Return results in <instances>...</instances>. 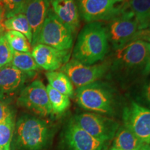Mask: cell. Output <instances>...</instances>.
Listing matches in <instances>:
<instances>
[{
  "label": "cell",
  "mask_w": 150,
  "mask_h": 150,
  "mask_svg": "<svg viewBox=\"0 0 150 150\" xmlns=\"http://www.w3.org/2000/svg\"><path fill=\"white\" fill-rule=\"evenodd\" d=\"M14 110L11 108L10 105L0 100V121L10 115Z\"/></svg>",
  "instance_id": "obj_28"
},
{
  "label": "cell",
  "mask_w": 150,
  "mask_h": 150,
  "mask_svg": "<svg viewBox=\"0 0 150 150\" xmlns=\"http://www.w3.org/2000/svg\"><path fill=\"white\" fill-rule=\"evenodd\" d=\"M79 16L87 23L107 22L119 13L127 0H76Z\"/></svg>",
  "instance_id": "obj_8"
},
{
  "label": "cell",
  "mask_w": 150,
  "mask_h": 150,
  "mask_svg": "<svg viewBox=\"0 0 150 150\" xmlns=\"http://www.w3.org/2000/svg\"><path fill=\"white\" fill-rule=\"evenodd\" d=\"M139 94L145 104L150 106V81L142 84L139 90Z\"/></svg>",
  "instance_id": "obj_27"
},
{
  "label": "cell",
  "mask_w": 150,
  "mask_h": 150,
  "mask_svg": "<svg viewBox=\"0 0 150 150\" xmlns=\"http://www.w3.org/2000/svg\"><path fill=\"white\" fill-rule=\"evenodd\" d=\"M124 126L150 147V109L132 101L123 109Z\"/></svg>",
  "instance_id": "obj_11"
},
{
  "label": "cell",
  "mask_w": 150,
  "mask_h": 150,
  "mask_svg": "<svg viewBox=\"0 0 150 150\" xmlns=\"http://www.w3.org/2000/svg\"><path fill=\"white\" fill-rule=\"evenodd\" d=\"M13 50L8 45L3 33L0 35V69L11 64L13 59Z\"/></svg>",
  "instance_id": "obj_26"
},
{
  "label": "cell",
  "mask_w": 150,
  "mask_h": 150,
  "mask_svg": "<svg viewBox=\"0 0 150 150\" xmlns=\"http://www.w3.org/2000/svg\"><path fill=\"white\" fill-rule=\"evenodd\" d=\"M73 120L94 138L107 143L114 138L120 127L119 124L111 118L95 112L77 114Z\"/></svg>",
  "instance_id": "obj_10"
},
{
  "label": "cell",
  "mask_w": 150,
  "mask_h": 150,
  "mask_svg": "<svg viewBox=\"0 0 150 150\" xmlns=\"http://www.w3.org/2000/svg\"><path fill=\"white\" fill-rule=\"evenodd\" d=\"M0 150H1V149H0Z\"/></svg>",
  "instance_id": "obj_34"
},
{
  "label": "cell",
  "mask_w": 150,
  "mask_h": 150,
  "mask_svg": "<svg viewBox=\"0 0 150 150\" xmlns=\"http://www.w3.org/2000/svg\"><path fill=\"white\" fill-rule=\"evenodd\" d=\"M110 59L93 65H85L71 59L61 67V71L68 76L72 85L76 88L99 81L107 75Z\"/></svg>",
  "instance_id": "obj_7"
},
{
  "label": "cell",
  "mask_w": 150,
  "mask_h": 150,
  "mask_svg": "<svg viewBox=\"0 0 150 150\" xmlns=\"http://www.w3.org/2000/svg\"><path fill=\"white\" fill-rule=\"evenodd\" d=\"M128 7L134 13L140 30L150 28V0H127Z\"/></svg>",
  "instance_id": "obj_18"
},
{
  "label": "cell",
  "mask_w": 150,
  "mask_h": 150,
  "mask_svg": "<svg viewBox=\"0 0 150 150\" xmlns=\"http://www.w3.org/2000/svg\"><path fill=\"white\" fill-rule=\"evenodd\" d=\"M110 50L105 24L95 22L88 23L79 33L72 59L85 65H93L103 61Z\"/></svg>",
  "instance_id": "obj_3"
},
{
  "label": "cell",
  "mask_w": 150,
  "mask_h": 150,
  "mask_svg": "<svg viewBox=\"0 0 150 150\" xmlns=\"http://www.w3.org/2000/svg\"><path fill=\"white\" fill-rule=\"evenodd\" d=\"M75 101L84 110L105 115H113L117 105L115 88L107 82H96L76 88Z\"/></svg>",
  "instance_id": "obj_4"
},
{
  "label": "cell",
  "mask_w": 150,
  "mask_h": 150,
  "mask_svg": "<svg viewBox=\"0 0 150 150\" xmlns=\"http://www.w3.org/2000/svg\"><path fill=\"white\" fill-rule=\"evenodd\" d=\"M50 2H52V1H53V0H50Z\"/></svg>",
  "instance_id": "obj_33"
},
{
  "label": "cell",
  "mask_w": 150,
  "mask_h": 150,
  "mask_svg": "<svg viewBox=\"0 0 150 150\" xmlns=\"http://www.w3.org/2000/svg\"><path fill=\"white\" fill-rule=\"evenodd\" d=\"M67 150H106L107 142L94 138L75 123L73 119L67 123L63 134Z\"/></svg>",
  "instance_id": "obj_13"
},
{
  "label": "cell",
  "mask_w": 150,
  "mask_h": 150,
  "mask_svg": "<svg viewBox=\"0 0 150 150\" xmlns=\"http://www.w3.org/2000/svg\"><path fill=\"white\" fill-rule=\"evenodd\" d=\"M27 0H0L4 11V20L21 13Z\"/></svg>",
  "instance_id": "obj_25"
},
{
  "label": "cell",
  "mask_w": 150,
  "mask_h": 150,
  "mask_svg": "<svg viewBox=\"0 0 150 150\" xmlns=\"http://www.w3.org/2000/svg\"><path fill=\"white\" fill-rule=\"evenodd\" d=\"M7 42L13 51L31 52V46L27 38L21 33L15 31H7L4 33Z\"/></svg>",
  "instance_id": "obj_24"
},
{
  "label": "cell",
  "mask_w": 150,
  "mask_h": 150,
  "mask_svg": "<svg viewBox=\"0 0 150 150\" xmlns=\"http://www.w3.org/2000/svg\"><path fill=\"white\" fill-rule=\"evenodd\" d=\"M52 10L56 18L73 35L76 34L80 27V16L75 0H53Z\"/></svg>",
  "instance_id": "obj_16"
},
{
  "label": "cell",
  "mask_w": 150,
  "mask_h": 150,
  "mask_svg": "<svg viewBox=\"0 0 150 150\" xmlns=\"http://www.w3.org/2000/svg\"><path fill=\"white\" fill-rule=\"evenodd\" d=\"M142 40L150 43V28L140 30L135 37L134 40Z\"/></svg>",
  "instance_id": "obj_29"
},
{
  "label": "cell",
  "mask_w": 150,
  "mask_h": 150,
  "mask_svg": "<svg viewBox=\"0 0 150 150\" xmlns=\"http://www.w3.org/2000/svg\"><path fill=\"white\" fill-rule=\"evenodd\" d=\"M3 20H4V11L3 7L0 4V23H1Z\"/></svg>",
  "instance_id": "obj_30"
},
{
  "label": "cell",
  "mask_w": 150,
  "mask_h": 150,
  "mask_svg": "<svg viewBox=\"0 0 150 150\" xmlns=\"http://www.w3.org/2000/svg\"><path fill=\"white\" fill-rule=\"evenodd\" d=\"M17 104L41 117L52 115L46 86L36 79L24 88L17 97Z\"/></svg>",
  "instance_id": "obj_9"
},
{
  "label": "cell",
  "mask_w": 150,
  "mask_h": 150,
  "mask_svg": "<svg viewBox=\"0 0 150 150\" xmlns=\"http://www.w3.org/2000/svg\"><path fill=\"white\" fill-rule=\"evenodd\" d=\"M33 76L26 74L12 64L0 69V100L10 104L24 89Z\"/></svg>",
  "instance_id": "obj_12"
},
{
  "label": "cell",
  "mask_w": 150,
  "mask_h": 150,
  "mask_svg": "<svg viewBox=\"0 0 150 150\" xmlns=\"http://www.w3.org/2000/svg\"><path fill=\"white\" fill-rule=\"evenodd\" d=\"M50 0H27L22 13L27 18L32 31L31 48L37 44L40 30L51 7Z\"/></svg>",
  "instance_id": "obj_15"
},
{
  "label": "cell",
  "mask_w": 150,
  "mask_h": 150,
  "mask_svg": "<svg viewBox=\"0 0 150 150\" xmlns=\"http://www.w3.org/2000/svg\"><path fill=\"white\" fill-rule=\"evenodd\" d=\"M11 64L26 74L34 76L40 67L35 63L31 52L13 51Z\"/></svg>",
  "instance_id": "obj_21"
},
{
  "label": "cell",
  "mask_w": 150,
  "mask_h": 150,
  "mask_svg": "<svg viewBox=\"0 0 150 150\" xmlns=\"http://www.w3.org/2000/svg\"><path fill=\"white\" fill-rule=\"evenodd\" d=\"M52 114L62 115L70 108V97L57 91L48 84L46 86Z\"/></svg>",
  "instance_id": "obj_23"
},
{
  "label": "cell",
  "mask_w": 150,
  "mask_h": 150,
  "mask_svg": "<svg viewBox=\"0 0 150 150\" xmlns=\"http://www.w3.org/2000/svg\"><path fill=\"white\" fill-rule=\"evenodd\" d=\"M113 139L112 149L116 150H139L148 147L142 143L136 135L125 126L118 128Z\"/></svg>",
  "instance_id": "obj_17"
},
{
  "label": "cell",
  "mask_w": 150,
  "mask_h": 150,
  "mask_svg": "<svg viewBox=\"0 0 150 150\" xmlns=\"http://www.w3.org/2000/svg\"><path fill=\"white\" fill-rule=\"evenodd\" d=\"M16 113L15 111L0 121V149L11 150V145L16 129Z\"/></svg>",
  "instance_id": "obj_22"
},
{
  "label": "cell",
  "mask_w": 150,
  "mask_h": 150,
  "mask_svg": "<svg viewBox=\"0 0 150 150\" xmlns=\"http://www.w3.org/2000/svg\"><path fill=\"white\" fill-rule=\"evenodd\" d=\"M49 85L69 97L74 96V86L65 73L61 71L47 72L45 74Z\"/></svg>",
  "instance_id": "obj_19"
},
{
  "label": "cell",
  "mask_w": 150,
  "mask_h": 150,
  "mask_svg": "<svg viewBox=\"0 0 150 150\" xmlns=\"http://www.w3.org/2000/svg\"><path fill=\"white\" fill-rule=\"evenodd\" d=\"M53 127L45 120L23 114L16 120L11 150H42L50 144Z\"/></svg>",
  "instance_id": "obj_2"
},
{
  "label": "cell",
  "mask_w": 150,
  "mask_h": 150,
  "mask_svg": "<svg viewBox=\"0 0 150 150\" xmlns=\"http://www.w3.org/2000/svg\"><path fill=\"white\" fill-rule=\"evenodd\" d=\"M110 46L114 51L134 41L139 25L128 4L105 25Z\"/></svg>",
  "instance_id": "obj_5"
},
{
  "label": "cell",
  "mask_w": 150,
  "mask_h": 150,
  "mask_svg": "<svg viewBox=\"0 0 150 150\" xmlns=\"http://www.w3.org/2000/svg\"><path fill=\"white\" fill-rule=\"evenodd\" d=\"M148 46H149V54H150V43L148 42Z\"/></svg>",
  "instance_id": "obj_32"
},
{
  "label": "cell",
  "mask_w": 150,
  "mask_h": 150,
  "mask_svg": "<svg viewBox=\"0 0 150 150\" xmlns=\"http://www.w3.org/2000/svg\"><path fill=\"white\" fill-rule=\"evenodd\" d=\"M3 27L7 31H15L21 33L27 38L30 45L32 42V31L31 26L25 16L21 13L11 18L5 19L3 22Z\"/></svg>",
  "instance_id": "obj_20"
},
{
  "label": "cell",
  "mask_w": 150,
  "mask_h": 150,
  "mask_svg": "<svg viewBox=\"0 0 150 150\" xmlns=\"http://www.w3.org/2000/svg\"><path fill=\"white\" fill-rule=\"evenodd\" d=\"M73 38L74 35L70 30L59 21L50 8L40 30L37 44L45 45L58 50L66 51L72 47Z\"/></svg>",
  "instance_id": "obj_6"
},
{
  "label": "cell",
  "mask_w": 150,
  "mask_h": 150,
  "mask_svg": "<svg viewBox=\"0 0 150 150\" xmlns=\"http://www.w3.org/2000/svg\"><path fill=\"white\" fill-rule=\"evenodd\" d=\"M106 76L122 86L141 81L150 74L148 42L134 40L115 50Z\"/></svg>",
  "instance_id": "obj_1"
},
{
  "label": "cell",
  "mask_w": 150,
  "mask_h": 150,
  "mask_svg": "<svg viewBox=\"0 0 150 150\" xmlns=\"http://www.w3.org/2000/svg\"><path fill=\"white\" fill-rule=\"evenodd\" d=\"M31 54L38 67L47 72L61 69L69 61L70 56V50L61 51L42 44L33 47Z\"/></svg>",
  "instance_id": "obj_14"
},
{
  "label": "cell",
  "mask_w": 150,
  "mask_h": 150,
  "mask_svg": "<svg viewBox=\"0 0 150 150\" xmlns=\"http://www.w3.org/2000/svg\"><path fill=\"white\" fill-rule=\"evenodd\" d=\"M110 150H116V149H112V148H111V149H110ZM139 150H150V147H144V148H142V149H139Z\"/></svg>",
  "instance_id": "obj_31"
}]
</instances>
